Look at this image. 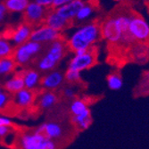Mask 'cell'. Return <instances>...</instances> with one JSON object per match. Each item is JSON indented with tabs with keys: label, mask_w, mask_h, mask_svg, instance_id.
I'll use <instances>...</instances> for the list:
<instances>
[{
	"label": "cell",
	"mask_w": 149,
	"mask_h": 149,
	"mask_svg": "<svg viewBox=\"0 0 149 149\" xmlns=\"http://www.w3.org/2000/svg\"><path fill=\"white\" fill-rule=\"evenodd\" d=\"M100 37V24L97 22H90L79 26L67 39L66 45L68 49L74 53L95 47Z\"/></svg>",
	"instance_id": "1"
},
{
	"label": "cell",
	"mask_w": 149,
	"mask_h": 149,
	"mask_svg": "<svg viewBox=\"0 0 149 149\" xmlns=\"http://www.w3.org/2000/svg\"><path fill=\"white\" fill-rule=\"evenodd\" d=\"M66 42L63 38L57 39L47 45L44 54L36 61V68L40 73H47L56 68L58 63L63 59L67 50Z\"/></svg>",
	"instance_id": "2"
},
{
	"label": "cell",
	"mask_w": 149,
	"mask_h": 149,
	"mask_svg": "<svg viewBox=\"0 0 149 149\" xmlns=\"http://www.w3.org/2000/svg\"><path fill=\"white\" fill-rule=\"evenodd\" d=\"M42 52L43 45L30 39L13 49L12 57L17 65L25 67L35 61Z\"/></svg>",
	"instance_id": "3"
},
{
	"label": "cell",
	"mask_w": 149,
	"mask_h": 149,
	"mask_svg": "<svg viewBox=\"0 0 149 149\" xmlns=\"http://www.w3.org/2000/svg\"><path fill=\"white\" fill-rule=\"evenodd\" d=\"M129 36L132 41L146 43L149 41V24L138 13H130Z\"/></svg>",
	"instance_id": "4"
},
{
	"label": "cell",
	"mask_w": 149,
	"mask_h": 149,
	"mask_svg": "<svg viewBox=\"0 0 149 149\" xmlns=\"http://www.w3.org/2000/svg\"><path fill=\"white\" fill-rule=\"evenodd\" d=\"M97 61V50L95 47L88 48L81 55H74L67 65V70L82 72L90 69Z\"/></svg>",
	"instance_id": "5"
},
{
	"label": "cell",
	"mask_w": 149,
	"mask_h": 149,
	"mask_svg": "<svg viewBox=\"0 0 149 149\" xmlns=\"http://www.w3.org/2000/svg\"><path fill=\"white\" fill-rule=\"evenodd\" d=\"M100 33L101 37L111 44L115 45L123 42V32L121 31L120 27L118 26L114 15L107 17L100 24Z\"/></svg>",
	"instance_id": "6"
},
{
	"label": "cell",
	"mask_w": 149,
	"mask_h": 149,
	"mask_svg": "<svg viewBox=\"0 0 149 149\" xmlns=\"http://www.w3.org/2000/svg\"><path fill=\"white\" fill-rule=\"evenodd\" d=\"M48 11L49 9L36 4L34 1L30 2L23 12L24 22L30 24L32 27L41 25L44 22Z\"/></svg>",
	"instance_id": "7"
},
{
	"label": "cell",
	"mask_w": 149,
	"mask_h": 149,
	"mask_svg": "<svg viewBox=\"0 0 149 149\" xmlns=\"http://www.w3.org/2000/svg\"><path fill=\"white\" fill-rule=\"evenodd\" d=\"M60 38H62L61 32L53 30L52 28L43 23L39 26H37L36 29L32 30L30 39L41 45H48Z\"/></svg>",
	"instance_id": "8"
},
{
	"label": "cell",
	"mask_w": 149,
	"mask_h": 149,
	"mask_svg": "<svg viewBox=\"0 0 149 149\" xmlns=\"http://www.w3.org/2000/svg\"><path fill=\"white\" fill-rule=\"evenodd\" d=\"M64 73L60 70H53L45 73L40 80V88L43 90L56 91L63 87Z\"/></svg>",
	"instance_id": "9"
},
{
	"label": "cell",
	"mask_w": 149,
	"mask_h": 149,
	"mask_svg": "<svg viewBox=\"0 0 149 149\" xmlns=\"http://www.w3.org/2000/svg\"><path fill=\"white\" fill-rule=\"evenodd\" d=\"M45 139L41 133L33 130L22 132L18 138V143L21 149H41Z\"/></svg>",
	"instance_id": "10"
},
{
	"label": "cell",
	"mask_w": 149,
	"mask_h": 149,
	"mask_svg": "<svg viewBox=\"0 0 149 149\" xmlns=\"http://www.w3.org/2000/svg\"><path fill=\"white\" fill-rule=\"evenodd\" d=\"M36 131L41 133L47 139L57 141L62 139L64 135V129L60 123L54 120H48L38 125L36 129Z\"/></svg>",
	"instance_id": "11"
},
{
	"label": "cell",
	"mask_w": 149,
	"mask_h": 149,
	"mask_svg": "<svg viewBox=\"0 0 149 149\" xmlns=\"http://www.w3.org/2000/svg\"><path fill=\"white\" fill-rule=\"evenodd\" d=\"M33 27L26 22H22L15 27L10 36V41L13 46H20L31 38Z\"/></svg>",
	"instance_id": "12"
},
{
	"label": "cell",
	"mask_w": 149,
	"mask_h": 149,
	"mask_svg": "<svg viewBox=\"0 0 149 149\" xmlns=\"http://www.w3.org/2000/svg\"><path fill=\"white\" fill-rule=\"evenodd\" d=\"M84 4L85 2L83 0H72V2L66 4L57 9H55V11L63 19L72 23L75 20V17L79 10L82 7Z\"/></svg>",
	"instance_id": "13"
},
{
	"label": "cell",
	"mask_w": 149,
	"mask_h": 149,
	"mask_svg": "<svg viewBox=\"0 0 149 149\" xmlns=\"http://www.w3.org/2000/svg\"><path fill=\"white\" fill-rule=\"evenodd\" d=\"M58 95L56 91L44 90L36 96V102L38 107L42 111H50L58 103Z\"/></svg>",
	"instance_id": "14"
},
{
	"label": "cell",
	"mask_w": 149,
	"mask_h": 149,
	"mask_svg": "<svg viewBox=\"0 0 149 149\" xmlns=\"http://www.w3.org/2000/svg\"><path fill=\"white\" fill-rule=\"evenodd\" d=\"M43 23L45 25L50 27V28H52L53 30L59 31L61 33H62V31H65L66 29H68L72 25L71 22L65 21L61 16H59L54 9L48 11Z\"/></svg>",
	"instance_id": "15"
},
{
	"label": "cell",
	"mask_w": 149,
	"mask_h": 149,
	"mask_svg": "<svg viewBox=\"0 0 149 149\" xmlns=\"http://www.w3.org/2000/svg\"><path fill=\"white\" fill-rule=\"evenodd\" d=\"M36 96L37 95L35 94V91L24 88L15 95H13V100L18 107L24 109V108L31 107L34 104Z\"/></svg>",
	"instance_id": "16"
},
{
	"label": "cell",
	"mask_w": 149,
	"mask_h": 149,
	"mask_svg": "<svg viewBox=\"0 0 149 149\" xmlns=\"http://www.w3.org/2000/svg\"><path fill=\"white\" fill-rule=\"evenodd\" d=\"M24 83V88L35 91L40 87V80H41V74L37 70L33 68H28L21 72Z\"/></svg>",
	"instance_id": "17"
},
{
	"label": "cell",
	"mask_w": 149,
	"mask_h": 149,
	"mask_svg": "<svg viewBox=\"0 0 149 149\" xmlns=\"http://www.w3.org/2000/svg\"><path fill=\"white\" fill-rule=\"evenodd\" d=\"M3 89L9 95H15L18 91L24 88V83L21 72H16L10 75L3 82Z\"/></svg>",
	"instance_id": "18"
},
{
	"label": "cell",
	"mask_w": 149,
	"mask_h": 149,
	"mask_svg": "<svg viewBox=\"0 0 149 149\" xmlns=\"http://www.w3.org/2000/svg\"><path fill=\"white\" fill-rule=\"evenodd\" d=\"M69 110L72 116L78 117H92L90 108L88 103L80 97H76L71 101Z\"/></svg>",
	"instance_id": "19"
},
{
	"label": "cell",
	"mask_w": 149,
	"mask_h": 149,
	"mask_svg": "<svg viewBox=\"0 0 149 149\" xmlns=\"http://www.w3.org/2000/svg\"><path fill=\"white\" fill-rule=\"evenodd\" d=\"M17 64L12 56L0 59V79L8 78L16 70Z\"/></svg>",
	"instance_id": "20"
},
{
	"label": "cell",
	"mask_w": 149,
	"mask_h": 149,
	"mask_svg": "<svg viewBox=\"0 0 149 149\" xmlns=\"http://www.w3.org/2000/svg\"><path fill=\"white\" fill-rule=\"evenodd\" d=\"M29 3L30 0H5L4 1L7 12L10 13H23Z\"/></svg>",
	"instance_id": "21"
},
{
	"label": "cell",
	"mask_w": 149,
	"mask_h": 149,
	"mask_svg": "<svg viewBox=\"0 0 149 149\" xmlns=\"http://www.w3.org/2000/svg\"><path fill=\"white\" fill-rule=\"evenodd\" d=\"M107 87L111 90L118 91L123 87V79L119 72H112L106 78Z\"/></svg>",
	"instance_id": "22"
},
{
	"label": "cell",
	"mask_w": 149,
	"mask_h": 149,
	"mask_svg": "<svg viewBox=\"0 0 149 149\" xmlns=\"http://www.w3.org/2000/svg\"><path fill=\"white\" fill-rule=\"evenodd\" d=\"M93 13H94V6L89 3L85 2V4L82 6V7L79 10L77 15L75 17V21L79 23L83 22L91 17Z\"/></svg>",
	"instance_id": "23"
},
{
	"label": "cell",
	"mask_w": 149,
	"mask_h": 149,
	"mask_svg": "<svg viewBox=\"0 0 149 149\" xmlns=\"http://www.w3.org/2000/svg\"><path fill=\"white\" fill-rule=\"evenodd\" d=\"M13 49V46L8 38H0V59L12 56Z\"/></svg>",
	"instance_id": "24"
},
{
	"label": "cell",
	"mask_w": 149,
	"mask_h": 149,
	"mask_svg": "<svg viewBox=\"0 0 149 149\" xmlns=\"http://www.w3.org/2000/svg\"><path fill=\"white\" fill-rule=\"evenodd\" d=\"M64 80L67 84L70 85L78 84L81 81V73L79 72L66 69V72H64Z\"/></svg>",
	"instance_id": "25"
},
{
	"label": "cell",
	"mask_w": 149,
	"mask_h": 149,
	"mask_svg": "<svg viewBox=\"0 0 149 149\" xmlns=\"http://www.w3.org/2000/svg\"><path fill=\"white\" fill-rule=\"evenodd\" d=\"M62 94L64 98L67 100H73L74 98L77 97V89L75 88L74 85H70L68 84L67 86L63 87L62 89Z\"/></svg>",
	"instance_id": "26"
},
{
	"label": "cell",
	"mask_w": 149,
	"mask_h": 149,
	"mask_svg": "<svg viewBox=\"0 0 149 149\" xmlns=\"http://www.w3.org/2000/svg\"><path fill=\"white\" fill-rule=\"evenodd\" d=\"M10 100H11V95H9L6 91L0 94V112H2L7 106Z\"/></svg>",
	"instance_id": "27"
},
{
	"label": "cell",
	"mask_w": 149,
	"mask_h": 149,
	"mask_svg": "<svg viewBox=\"0 0 149 149\" xmlns=\"http://www.w3.org/2000/svg\"><path fill=\"white\" fill-rule=\"evenodd\" d=\"M41 149H58L57 141L46 138V139L42 145Z\"/></svg>",
	"instance_id": "28"
},
{
	"label": "cell",
	"mask_w": 149,
	"mask_h": 149,
	"mask_svg": "<svg viewBox=\"0 0 149 149\" xmlns=\"http://www.w3.org/2000/svg\"><path fill=\"white\" fill-rule=\"evenodd\" d=\"M13 131V126H2L0 127V139H5L6 136Z\"/></svg>",
	"instance_id": "29"
},
{
	"label": "cell",
	"mask_w": 149,
	"mask_h": 149,
	"mask_svg": "<svg viewBox=\"0 0 149 149\" xmlns=\"http://www.w3.org/2000/svg\"><path fill=\"white\" fill-rule=\"evenodd\" d=\"M2 126H13V120L10 117L0 115V127Z\"/></svg>",
	"instance_id": "30"
},
{
	"label": "cell",
	"mask_w": 149,
	"mask_h": 149,
	"mask_svg": "<svg viewBox=\"0 0 149 149\" xmlns=\"http://www.w3.org/2000/svg\"><path fill=\"white\" fill-rule=\"evenodd\" d=\"M72 0H53V4H52V8L55 10L57 9L66 4H68L70 2H72Z\"/></svg>",
	"instance_id": "31"
},
{
	"label": "cell",
	"mask_w": 149,
	"mask_h": 149,
	"mask_svg": "<svg viewBox=\"0 0 149 149\" xmlns=\"http://www.w3.org/2000/svg\"><path fill=\"white\" fill-rule=\"evenodd\" d=\"M34 2L47 9H49L50 7L52 8L53 0H34Z\"/></svg>",
	"instance_id": "32"
},
{
	"label": "cell",
	"mask_w": 149,
	"mask_h": 149,
	"mask_svg": "<svg viewBox=\"0 0 149 149\" xmlns=\"http://www.w3.org/2000/svg\"><path fill=\"white\" fill-rule=\"evenodd\" d=\"M7 13L6 7L4 4V2H0V23L3 22Z\"/></svg>",
	"instance_id": "33"
},
{
	"label": "cell",
	"mask_w": 149,
	"mask_h": 149,
	"mask_svg": "<svg viewBox=\"0 0 149 149\" xmlns=\"http://www.w3.org/2000/svg\"><path fill=\"white\" fill-rule=\"evenodd\" d=\"M115 2H118V3H121V2H124L125 0H114Z\"/></svg>",
	"instance_id": "34"
},
{
	"label": "cell",
	"mask_w": 149,
	"mask_h": 149,
	"mask_svg": "<svg viewBox=\"0 0 149 149\" xmlns=\"http://www.w3.org/2000/svg\"><path fill=\"white\" fill-rule=\"evenodd\" d=\"M4 91H5V90L3 89V88H2L1 86H0V94H1L2 92H4Z\"/></svg>",
	"instance_id": "35"
},
{
	"label": "cell",
	"mask_w": 149,
	"mask_h": 149,
	"mask_svg": "<svg viewBox=\"0 0 149 149\" xmlns=\"http://www.w3.org/2000/svg\"><path fill=\"white\" fill-rule=\"evenodd\" d=\"M144 1H145L146 4H148V5H149V0H144Z\"/></svg>",
	"instance_id": "36"
}]
</instances>
